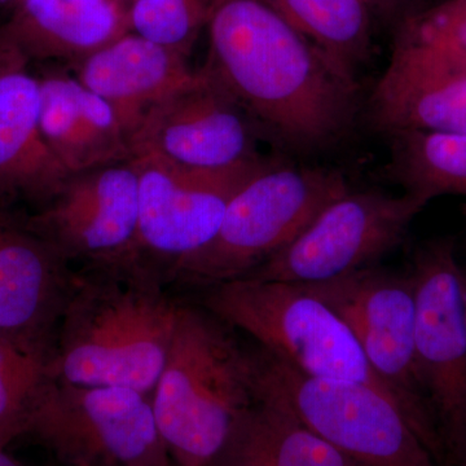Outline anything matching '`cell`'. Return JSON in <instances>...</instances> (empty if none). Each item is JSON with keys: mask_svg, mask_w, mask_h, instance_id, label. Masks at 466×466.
<instances>
[{"mask_svg": "<svg viewBox=\"0 0 466 466\" xmlns=\"http://www.w3.org/2000/svg\"><path fill=\"white\" fill-rule=\"evenodd\" d=\"M204 69L288 146L321 149L351 130L358 84L272 0H225L208 26Z\"/></svg>", "mask_w": 466, "mask_h": 466, "instance_id": "1", "label": "cell"}, {"mask_svg": "<svg viewBox=\"0 0 466 466\" xmlns=\"http://www.w3.org/2000/svg\"><path fill=\"white\" fill-rule=\"evenodd\" d=\"M165 284L140 258L73 274L52 336L50 379L152 397L180 308Z\"/></svg>", "mask_w": 466, "mask_h": 466, "instance_id": "2", "label": "cell"}, {"mask_svg": "<svg viewBox=\"0 0 466 466\" xmlns=\"http://www.w3.org/2000/svg\"><path fill=\"white\" fill-rule=\"evenodd\" d=\"M202 306L182 305L152 392L159 434L177 466H214L257 400L254 350Z\"/></svg>", "mask_w": 466, "mask_h": 466, "instance_id": "3", "label": "cell"}, {"mask_svg": "<svg viewBox=\"0 0 466 466\" xmlns=\"http://www.w3.org/2000/svg\"><path fill=\"white\" fill-rule=\"evenodd\" d=\"M349 189L337 171L271 161L233 196L216 236L168 267L165 280L207 289L244 278Z\"/></svg>", "mask_w": 466, "mask_h": 466, "instance_id": "4", "label": "cell"}, {"mask_svg": "<svg viewBox=\"0 0 466 466\" xmlns=\"http://www.w3.org/2000/svg\"><path fill=\"white\" fill-rule=\"evenodd\" d=\"M205 290L202 308L303 375L364 383L400 404L345 321L302 285L241 278Z\"/></svg>", "mask_w": 466, "mask_h": 466, "instance_id": "5", "label": "cell"}, {"mask_svg": "<svg viewBox=\"0 0 466 466\" xmlns=\"http://www.w3.org/2000/svg\"><path fill=\"white\" fill-rule=\"evenodd\" d=\"M256 390L289 408L349 466H441L391 397L364 383L315 379L259 348Z\"/></svg>", "mask_w": 466, "mask_h": 466, "instance_id": "6", "label": "cell"}, {"mask_svg": "<svg viewBox=\"0 0 466 466\" xmlns=\"http://www.w3.org/2000/svg\"><path fill=\"white\" fill-rule=\"evenodd\" d=\"M345 321L368 363L388 385L407 419L444 466V451L416 361L413 276L367 267L324 281L299 284Z\"/></svg>", "mask_w": 466, "mask_h": 466, "instance_id": "7", "label": "cell"}, {"mask_svg": "<svg viewBox=\"0 0 466 466\" xmlns=\"http://www.w3.org/2000/svg\"><path fill=\"white\" fill-rule=\"evenodd\" d=\"M67 466H168L148 395L48 380L27 425Z\"/></svg>", "mask_w": 466, "mask_h": 466, "instance_id": "8", "label": "cell"}, {"mask_svg": "<svg viewBox=\"0 0 466 466\" xmlns=\"http://www.w3.org/2000/svg\"><path fill=\"white\" fill-rule=\"evenodd\" d=\"M428 202L377 191L343 193L283 250L244 278L315 284L372 267L400 247Z\"/></svg>", "mask_w": 466, "mask_h": 466, "instance_id": "9", "label": "cell"}, {"mask_svg": "<svg viewBox=\"0 0 466 466\" xmlns=\"http://www.w3.org/2000/svg\"><path fill=\"white\" fill-rule=\"evenodd\" d=\"M464 269L455 244L441 240L417 253L416 361L444 451V466L466 447Z\"/></svg>", "mask_w": 466, "mask_h": 466, "instance_id": "10", "label": "cell"}, {"mask_svg": "<svg viewBox=\"0 0 466 466\" xmlns=\"http://www.w3.org/2000/svg\"><path fill=\"white\" fill-rule=\"evenodd\" d=\"M131 161L139 177L137 257L167 262V271L216 236L233 196L271 159L231 170H193L152 155Z\"/></svg>", "mask_w": 466, "mask_h": 466, "instance_id": "11", "label": "cell"}, {"mask_svg": "<svg viewBox=\"0 0 466 466\" xmlns=\"http://www.w3.org/2000/svg\"><path fill=\"white\" fill-rule=\"evenodd\" d=\"M207 70L158 104L135 134L133 157L152 155L193 170H231L262 161L256 125Z\"/></svg>", "mask_w": 466, "mask_h": 466, "instance_id": "12", "label": "cell"}, {"mask_svg": "<svg viewBox=\"0 0 466 466\" xmlns=\"http://www.w3.org/2000/svg\"><path fill=\"white\" fill-rule=\"evenodd\" d=\"M377 130L466 133V54L401 21L370 100Z\"/></svg>", "mask_w": 466, "mask_h": 466, "instance_id": "13", "label": "cell"}, {"mask_svg": "<svg viewBox=\"0 0 466 466\" xmlns=\"http://www.w3.org/2000/svg\"><path fill=\"white\" fill-rule=\"evenodd\" d=\"M29 223L67 263L97 266L139 258L137 167L130 159L70 174Z\"/></svg>", "mask_w": 466, "mask_h": 466, "instance_id": "14", "label": "cell"}, {"mask_svg": "<svg viewBox=\"0 0 466 466\" xmlns=\"http://www.w3.org/2000/svg\"><path fill=\"white\" fill-rule=\"evenodd\" d=\"M46 143L39 78L29 57L0 34V198L47 204L69 177Z\"/></svg>", "mask_w": 466, "mask_h": 466, "instance_id": "15", "label": "cell"}, {"mask_svg": "<svg viewBox=\"0 0 466 466\" xmlns=\"http://www.w3.org/2000/svg\"><path fill=\"white\" fill-rule=\"evenodd\" d=\"M187 57L128 32L75 64L73 76L110 104L133 144L150 110L198 76Z\"/></svg>", "mask_w": 466, "mask_h": 466, "instance_id": "16", "label": "cell"}, {"mask_svg": "<svg viewBox=\"0 0 466 466\" xmlns=\"http://www.w3.org/2000/svg\"><path fill=\"white\" fill-rule=\"evenodd\" d=\"M29 219L0 208V330L54 336L73 272Z\"/></svg>", "mask_w": 466, "mask_h": 466, "instance_id": "17", "label": "cell"}, {"mask_svg": "<svg viewBox=\"0 0 466 466\" xmlns=\"http://www.w3.org/2000/svg\"><path fill=\"white\" fill-rule=\"evenodd\" d=\"M38 78L43 137L67 173L133 158L130 137L103 97L66 73H46Z\"/></svg>", "mask_w": 466, "mask_h": 466, "instance_id": "18", "label": "cell"}, {"mask_svg": "<svg viewBox=\"0 0 466 466\" xmlns=\"http://www.w3.org/2000/svg\"><path fill=\"white\" fill-rule=\"evenodd\" d=\"M130 32L122 0H21L3 34L32 61L72 66Z\"/></svg>", "mask_w": 466, "mask_h": 466, "instance_id": "19", "label": "cell"}, {"mask_svg": "<svg viewBox=\"0 0 466 466\" xmlns=\"http://www.w3.org/2000/svg\"><path fill=\"white\" fill-rule=\"evenodd\" d=\"M214 466H349L293 410L257 392Z\"/></svg>", "mask_w": 466, "mask_h": 466, "instance_id": "20", "label": "cell"}, {"mask_svg": "<svg viewBox=\"0 0 466 466\" xmlns=\"http://www.w3.org/2000/svg\"><path fill=\"white\" fill-rule=\"evenodd\" d=\"M390 175L425 202L466 195V133L404 131L390 135Z\"/></svg>", "mask_w": 466, "mask_h": 466, "instance_id": "21", "label": "cell"}, {"mask_svg": "<svg viewBox=\"0 0 466 466\" xmlns=\"http://www.w3.org/2000/svg\"><path fill=\"white\" fill-rule=\"evenodd\" d=\"M309 42L349 75H357L372 48L373 14L364 0H272Z\"/></svg>", "mask_w": 466, "mask_h": 466, "instance_id": "22", "label": "cell"}, {"mask_svg": "<svg viewBox=\"0 0 466 466\" xmlns=\"http://www.w3.org/2000/svg\"><path fill=\"white\" fill-rule=\"evenodd\" d=\"M52 336L0 330V450L26 435L50 380Z\"/></svg>", "mask_w": 466, "mask_h": 466, "instance_id": "23", "label": "cell"}, {"mask_svg": "<svg viewBox=\"0 0 466 466\" xmlns=\"http://www.w3.org/2000/svg\"><path fill=\"white\" fill-rule=\"evenodd\" d=\"M225 0H131L130 32L188 56Z\"/></svg>", "mask_w": 466, "mask_h": 466, "instance_id": "24", "label": "cell"}, {"mask_svg": "<svg viewBox=\"0 0 466 466\" xmlns=\"http://www.w3.org/2000/svg\"><path fill=\"white\" fill-rule=\"evenodd\" d=\"M373 15L392 18L404 15L407 9L421 2V0H364Z\"/></svg>", "mask_w": 466, "mask_h": 466, "instance_id": "25", "label": "cell"}, {"mask_svg": "<svg viewBox=\"0 0 466 466\" xmlns=\"http://www.w3.org/2000/svg\"><path fill=\"white\" fill-rule=\"evenodd\" d=\"M437 7L451 14H461L466 12V0H444Z\"/></svg>", "mask_w": 466, "mask_h": 466, "instance_id": "26", "label": "cell"}, {"mask_svg": "<svg viewBox=\"0 0 466 466\" xmlns=\"http://www.w3.org/2000/svg\"><path fill=\"white\" fill-rule=\"evenodd\" d=\"M0 466H23L17 460L12 458L7 450H0Z\"/></svg>", "mask_w": 466, "mask_h": 466, "instance_id": "27", "label": "cell"}, {"mask_svg": "<svg viewBox=\"0 0 466 466\" xmlns=\"http://www.w3.org/2000/svg\"><path fill=\"white\" fill-rule=\"evenodd\" d=\"M447 466H466V447L460 451L458 455L455 456Z\"/></svg>", "mask_w": 466, "mask_h": 466, "instance_id": "28", "label": "cell"}, {"mask_svg": "<svg viewBox=\"0 0 466 466\" xmlns=\"http://www.w3.org/2000/svg\"><path fill=\"white\" fill-rule=\"evenodd\" d=\"M21 0H0V5H18Z\"/></svg>", "mask_w": 466, "mask_h": 466, "instance_id": "29", "label": "cell"}, {"mask_svg": "<svg viewBox=\"0 0 466 466\" xmlns=\"http://www.w3.org/2000/svg\"><path fill=\"white\" fill-rule=\"evenodd\" d=\"M464 302H465V319H466V272H464Z\"/></svg>", "mask_w": 466, "mask_h": 466, "instance_id": "30", "label": "cell"}, {"mask_svg": "<svg viewBox=\"0 0 466 466\" xmlns=\"http://www.w3.org/2000/svg\"><path fill=\"white\" fill-rule=\"evenodd\" d=\"M122 2L127 3V5H130L131 0H122Z\"/></svg>", "mask_w": 466, "mask_h": 466, "instance_id": "31", "label": "cell"}, {"mask_svg": "<svg viewBox=\"0 0 466 466\" xmlns=\"http://www.w3.org/2000/svg\"><path fill=\"white\" fill-rule=\"evenodd\" d=\"M168 466H177V465L171 464V465H168Z\"/></svg>", "mask_w": 466, "mask_h": 466, "instance_id": "32", "label": "cell"}]
</instances>
